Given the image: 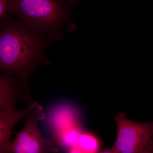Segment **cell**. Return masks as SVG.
<instances>
[{"mask_svg":"<svg viewBox=\"0 0 153 153\" xmlns=\"http://www.w3.org/2000/svg\"><path fill=\"white\" fill-rule=\"evenodd\" d=\"M1 71L18 76L30 87V77L36 67L47 63V47L63 37L36 32L12 18L1 23Z\"/></svg>","mask_w":153,"mask_h":153,"instance_id":"cell-1","label":"cell"},{"mask_svg":"<svg viewBox=\"0 0 153 153\" xmlns=\"http://www.w3.org/2000/svg\"><path fill=\"white\" fill-rule=\"evenodd\" d=\"M77 0H9L7 13L39 33L63 36Z\"/></svg>","mask_w":153,"mask_h":153,"instance_id":"cell-2","label":"cell"},{"mask_svg":"<svg viewBox=\"0 0 153 153\" xmlns=\"http://www.w3.org/2000/svg\"><path fill=\"white\" fill-rule=\"evenodd\" d=\"M117 134L113 146L104 153H151L153 141V121L138 123L128 119L126 113L115 116Z\"/></svg>","mask_w":153,"mask_h":153,"instance_id":"cell-3","label":"cell"},{"mask_svg":"<svg viewBox=\"0 0 153 153\" xmlns=\"http://www.w3.org/2000/svg\"><path fill=\"white\" fill-rule=\"evenodd\" d=\"M42 110L43 107L38 104L26 117L25 127L16 133L12 143L10 153L57 152L58 150L52 140L45 138L38 128V120L43 119L45 117Z\"/></svg>","mask_w":153,"mask_h":153,"instance_id":"cell-4","label":"cell"},{"mask_svg":"<svg viewBox=\"0 0 153 153\" xmlns=\"http://www.w3.org/2000/svg\"><path fill=\"white\" fill-rule=\"evenodd\" d=\"M33 101L29 86L13 74L5 73L0 77V111L16 109L17 102Z\"/></svg>","mask_w":153,"mask_h":153,"instance_id":"cell-5","label":"cell"},{"mask_svg":"<svg viewBox=\"0 0 153 153\" xmlns=\"http://www.w3.org/2000/svg\"><path fill=\"white\" fill-rule=\"evenodd\" d=\"M38 103L33 101L28 103L25 109L0 111V153H10L12 143L10 141L12 130L21 119L26 117Z\"/></svg>","mask_w":153,"mask_h":153,"instance_id":"cell-6","label":"cell"},{"mask_svg":"<svg viewBox=\"0 0 153 153\" xmlns=\"http://www.w3.org/2000/svg\"><path fill=\"white\" fill-rule=\"evenodd\" d=\"M98 140L92 135L80 134L77 145L73 149L75 152L95 153L100 149Z\"/></svg>","mask_w":153,"mask_h":153,"instance_id":"cell-7","label":"cell"},{"mask_svg":"<svg viewBox=\"0 0 153 153\" xmlns=\"http://www.w3.org/2000/svg\"><path fill=\"white\" fill-rule=\"evenodd\" d=\"M80 135V134L76 129H69L64 134L63 140L68 146L73 147L74 148L77 145Z\"/></svg>","mask_w":153,"mask_h":153,"instance_id":"cell-8","label":"cell"},{"mask_svg":"<svg viewBox=\"0 0 153 153\" xmlns=\"http://www.w3.org/2000/svg\"><path fill=\"white\" fill-rule=\"evenodd\" d=\"M9 0H0V19L1 22H5L11 19L7 13Z\"/></svg>","mask_w":153,"mask_h":153,"instance_id":"cell-9","label":"cell"},{"mask_svg":"<svg viewBox=\"0 0 153 153\" xmlns=\"http://www.w3.org/2000/svg\"><path fill=\"white\" fill-rule=\"evenodd\" d=\"M151 153H153V142L152 145V152H151Z\"/></svg>","mask_w":153,"mask_h":153,"instance_id":"cell-10","label":"cell"}]
</instances>
